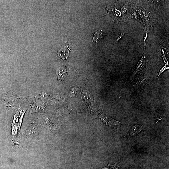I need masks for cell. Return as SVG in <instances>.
Instances as JSON below:
<instances>
[{"instance_id":"6da1fadb","label":"cell","mask_w":169,"mask_h":169,"mask_svg":"<svg viewBox=\"0 0 169 169\" xmlns=\"http://www.w3.org/2000/svg\"><path fill=\"white\" fill-rule=\"evenodd\" d=\"M25 111V109L17 111V112L14 115L11 128L9 129V137L11 141L13 142L14 144L15 141L17 142L19 139L22 119Z\"/></svg>"},{"instance_id":"7a4b0ae2","label":"cell","mask_w":169,"mask_h":169,"mask_svg":"<svg viewBox=\"0 0 169 169\" xmlns=\"http://www.w3.org/2000/svg\"><path fill=\"white\" fill-rule=\"evenodd\" d=\"M39 128L36 125L30 126L27 128L25 131V136L26 138L31 139L36 136L39 132Z\"/></svg>"},{"instance_id":"3957f363","label":"cell","mask_w":169,"mask_h":169,"mask_svg":"<svg viewBox=\"0 0 169 169\" xmlns=\"http://www.w3.org/2000/svg\"><path fill=\"white\" fill-rule=\"evenodd\" d=\"M100 117L103 122L110 126H115L121 124L120 122L106 116L105 115H101Z\"/></svg>"},{"instance_id":"277c9868","label":"cell","mask_w":169,"mask_h":169,"mask_svg":"<svg viewBox=\"0 0 169 169\" xmlns=\"http://www.w3.org/2000/svg\"><path fill=\"white\" fill-rule=\"evenodd\" d=\"M142 128V126L139 125H136L133 127L131 129L129 133L127 134V136L134 137L139 133Z\"/></svg>"},{"instance_id":"5b68a950","label":"cell","mask_w":169,"mask_h":169,"mask_svg":"<svg viewBox=\"0 0 169 169\" xmlns=\"http://www.w3.org/2000/svg\"><path fill=\"white\" fill-rule=\"evenodd\" d=\"M58 78L59 80H63L66 78L67 74L66 68L63 67L59 69L56 72Z\"/></svg>"},{"instance_id":"8992f818","label":"cell","mask_w":169,"mask_h":169,"mask_svg":"<svg viewBox=\"0 0 169 169\" xmlns=\"http://www.w3.org/2000/svg\"><path fill=\"white\" fill-rule=\"evenodd\" d=\"M102 37V31L101 30V31H98L97 30H96L94 34L93 40L92 41L93 42V41H95L96 42V43H97V42Z\"/></svg>"},{"instance_id":"52a82bcc","label":"cell","mask_w":169,"mask_h":169,"mask_svg":"<svg viewBox=\"0 0 169 169\" xmlns=\"http://www.w3.org/2000/svg\"><path fill=\"white\" fill-rule=\"evenodd\" d=\"M118 167L115 164L112 166L109 165L101 169H118Z\"/></svg>"},{"instance_id":"ba28073f","label":"cell","mask_w":169,"mask_h":169,"mask_svg":"<svg viewBox=\"0 0 169 169\" xmlns=\"http://www.w3.org/2000/svg\"><path fill=\"white\" fill-rule=\"evenodd\" d=\"M126 10V6H124L121 9V11L123 13H124Z\"/></svg>"},{"instance_id":"9c48e42d","label":"cell","mask_w":169,"mask_h":169,"mask_svg":"<svg viewBox=\"0 0 169 169\" xmlns=\"http://www.w3.org/2000/svg\"><path fill=\"white\" fill-rule=\"evenodd\" d=\"M122 34H121V36H120V37H119V38H118L117 41L119 40H120V38H121V37H122Z\"/></svg>"}]
</instances>
